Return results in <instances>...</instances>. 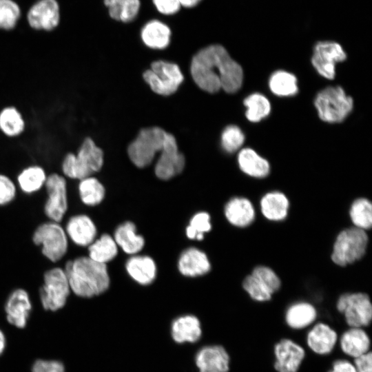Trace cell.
<instances>
[{"mask_svg":"<svg viewBox=\"0 0 372 372\" xmlns=\"http://www.w3.org/2000/svg\"><path fill=\"white\" fill-rule=\"evenodd\" d=\"M191 73L197 85L209 93L217 92L220 89L234 93L240 89L243 81L241 66L218 44L207 46L194 55Z\"/></svg>","mask_w":372,"mask_h":372,"instance_id":"cell-1","label":"cell"},{"mask_svg":"<svg viewBox=\"0 0 372 372\" xmlns=\"http://www.w3.org/2000/svg\"><path fill=\"white\" fill-rule=\"evenodd\" d=\"M71 291L81 298H92L105 292L110 285L105 264L81 256L69 260L64 268Z\"/></svg>","mask_w":372,"mask_h":372,"instance_id":"cell-2","label":"cell"},{"mask_svg":"<svg viewBox=\"0 0 372 372\" xmlns=\"http://www.w3.org/2000/svg\"><path fill=\"white\" fill-rule=\"evenodd\" d=\"M103 164V150L92 138L86 137L76 153L68 152L64 155L61 167L65 177L80 180L99 172Z\"/></svg>","mask_w":372,"mask_h":372,"instance_id":"cell-3","label":"cell"},{"mask_svg":"<svg viewBox=\"0 0 372 372\" xmlns=\"http://www.w3.org/2000/svg\"><path fill=\"white\" fill-rule=\"evenodd\" d=\"M368 242L366 231L355 227L344 229L335 238L331 258L338 266L352 264L364 256Z\"/></svg>","mask_w":372,"mask_h":372,"instance_id":"cell-4","label":"cell"},{"mask_svg":"<svg viewBox=\"0 0 372 372\" xmlns=\"http://www.w3.org/2000/svg\"><path fill=\"white\" fill-rule=\"evenodd\" d=\"M314 105L321 120L328 123H340L351 112L353 101L341 87L330 86L318 93Z\"/></svg>","mask_w":372,"mask_h":372,"instance_id":"cell-5","label":"cell"},{"mask_svg":"<svg viewBox=\"0 0 372 372\" xmlns=\"http://www.w3.org/2000/svg\"><path fill=\"white\" fill-rule=\"evenodd\" d=\"M167 135V132L158 127L141 130L136 138L128 147L130 160L138 167L149 165L156 153L163 149Z\"/></svg>","mask_w":372,"mask_h":372,"instance_id":"cell-6","label":"cell"},{"mask_svg":"<svg viewBox=\"0 0 372 372\" xmlns=\"http://www.w3.org/2000/svg\"><path fill=\"white\" fill-rule=\"evenodd\" d=\"M70 291L64 269L55 267L48 270L44 273L43 285L39 290L43 307L52 311L63 308Z\"/></svg>","mask_w":372,"mask_h":372,"instance_id":"cell-7","label":"cell"},{"mask_svg":"<svg viewBox=\"0 0 372 372\" xmlns=\"http://www.w3.org/2000/svg\"><path fill=\"white\" fill-rule=\"evenodd\" d=\"M337 310L344 316L349 327L365 328L372 320V304L368 294L345 293L336 302Z\"/></svg>","mask_w":372,"mask_h":372,"instance_id":"cell-8","label":"cell"},{"mask_svg":"<svg viewBox=\"0 0 372 372\" xmlns=\"http://www.w3.org/2000/svg\"><path fill=\"white\" fill-rule=\"evenodd\" d=\"M143 78L154 92L165 96L175 92L184 79L178 65L163 60L153 62Z\"/></svg>","mask_w":372,"mask_h":372,"instance_id":"cell-9","label":"cell"},{"mask_svg":"<svg viewBox=\"0 0 372 372\" xmlns=\"http://www.w3.org/2000/svg\"><path fill=\"white\" fill-rule=\"evenodd\" d=\"M32 240L35 245L42 246V254L54 262L61 260L68 250L66 232L56 222L39 225L33 234Z\"/></svg>","mask_w":372,"mask_h":372,"instance_id":"cell-10","label":"cell"},{"mask_svg":"<svg viewBox=\"0 0 372 372\" xmlns=\"http://www.w3.org/2000/svg\"><path fill=\"white\" fill-rule=\"evenodd\" d=\"M44 186L48 195L44 207L45 214L52 221L59 223L68 209L65 177L52 173L47 176Z\"/></svg>","mask_w":372,"mask_h":372,"instance_id":"cell-11","label":"cell"},{"mask_svg":"<svg viewBox=\"0 0 372 372\" xmlns=\"http://www.w3.org/2000/svg\"><path fill=\"white\" fill-rule=\"evenodd\" d=\"M346 59V52L338 43L320 41L314 46L311 63L321 76L333 79L335 74V64Z\"/></svg>","mask_w":372,"mask_h":372,"instance_id":"cell-12","label":"cell"},{"mask_svg":"<svg viewBox=\"0 0 372 372\" xmlns=\"http://www.w3.org/2000/svg\"><path fill=\"white\" fill-rule=\"evenodd\" d=\"M273 368L277 372H298L305 358L304 348L291 338H282L273 346Z\"/></svg>","mask_w":372,"mask_h":372,"instance_id":"cell-13","label":"cell"},{"mask_svg":"<svg viewBox=\"0 0 372 372\" xmlns=\"http://www.w3.org/2000/svg\"><path fill=\"white\" fill-rule=\"evenodd\" d=\"M185 166V157L179 152L174 136L167 133L165 143L155 166V174L162 180H168L180 174Z\"/></svg>","mask_w":372,"mask_h":372,"instance_id":"cell-14","label":"cell"},{"mask_svg":"<svg viewBox=\"0 0 372 372\" xmlns=\"http://www.w3.org/2000/svg\"><path fill=\"white\" fill-rule=\"evenodd\" d=\"M337 331L329 324L317 322L312 324L306 335L307 347L313 353L324 356L331 354L338 343Z\"/></svg>","mask_w":372,"mask_h":372,"instance_id":"cell-15","label":"cell"},{"mask_svg":"<svg viewBox=\"0 0 372 372\" xmlns=\"http://www.w3.org/2000/svg\"><path fill=\"white\" fill-rule=\"evenodd\" d=\"M30 26L37 30L51 31L60 21V9L56 0H39L28 10Z\"/></svg>","mask_w":372,"mask_h":372,"instance_id":"cell-16","label":"cell"},{"mask_svg":"<svg viewBox=\"0 0 372 372\" xmlns=\"http://www.w3.org/2000/svg\"><path fill=\"white\" fill-rule=\"evenodd\" d=\"M199 372H228L230 357L221 345H209L201 348L195 357Z\"/></svg>","mask_w":372,"mask_h":372,"instance_id":"cell-17","label":"cell"},{"mask_svg":"<svg viewBox=\"0 0 372 372\" xmlns=\"http://www.w3.org/2000/svg\"><path fill=\"white\" fill-rule=\"evenodd\" d=\"M31 309L32 304L27 291L23 289L13 291L5 305L8 322L17 328H24Z\"/></svg>","mask_w":372,"mask_h":372,"instance_id":"cell-18","label":"cell"},{"mask_svg":"<svg viewBox=\"0 0 372 372\" xmlns=\"http://www.w3.org/2000/svg\"><path fill=\"white\" fill-rule=\"evenodd\" d=\"M342 352L355 358L371 351V338L364 328L349 327L338 338Z\"/></svg>","mask_w":372,"mask_h":372,"instance_id":"cell-19","label":"cell"},{"mask_svg":"<svg viewBox=\"0 0 372 372\" xmlns=\"http://www.w3.org/2000/svg\"><path fill=\"white\" fill-rule=\"evenodd\" d=\"M65 232L72 241L79 246H89L96 235V227L90 217L76 215L68 221Z\"/></svg>","mask_w":372,"mask_h":372,"instance_id":"cell-20","label":"cell"},{"mask_svg":"<svg viewBox=\"0 0 372 372\" xmlns=\"http://www.w3.org/2000/svg\"><path fill=\"white\" fill-rule=\"evenodd\" d=\"M318 318L316 308L311 303L299 301L291 304L286 310L285 321L293 330H302L313 324Z\"/></svg>","mask_w":372,"mask_h":372,"instance_id":"cell-21","label":"cell"},{"mask_svg":"<svg viewBox=\"0 0 372 372\" xmlns=\"http://www.w3.org/2000/svg\"><path fill=\"white\" fill-rule=\"evenodd\" d=\"M227 220L234 226L245 227L255 219V209L251 202L242 197H235L229 200L225 207Z\"/></svg>","mask_w":372,"mask_h":372,"instance_id":"cell-22","label":"cell"},{"mask_svg":"<svg viewBox=\"0 0 372 372\" xmlns=\"http://www.w3.org/2000/svg\"><path fill=\"white\" fill-rule=\"evenodd\" d=\"M178 267L183 275L190 277L202 276L211 269L207 255L194 247L189 248L181 254Z\"/></svg>","mask_w":372,"mask_h":372,"instance_id":"cell-23","label":"cell"},{"mask_svg":"<svg viewBox=\"0 0 372 372\" xmlns=\"http://www.w3.org/2000/svg\"><path fill=\"white\" fill-rule=\"evenodd\" d=\"M171 335L178 343L197 342L202 335L199 320L192 315L176 318L172 323Z\"/></svg>","mask_w":372,"mask_h":372,"instance_id":"cell-24","label":"cell"},{"mask_svg":"<svg viewBox=\"0 0 372 372\" xmlns=\"http://www.w3.org/2000/svg\"><path fill=\"white\" fill-rule=\"evenodd\" d=\"M171 34L169 27L158 19L147 21L141 31V37L144 44L157 50L164 49L169 45Z\"/></svg>","mask_w":372,"mask_h":372,"instance_id":"cell-25","label":"cell"},{"mask_svg":"<svg viewBox=\"0 0 372 372\" xmlns=\"http://www.w3.org/2000/svg\"><path fill=\"white\" fill-rule=\"evenodd\" d=\"M25 128V117L18 107L9 105L0 110V132L3 136L17 138L24 133Z\"/></svg>","mask_w":372,"mask_h":372,"instance_id":"cell-26","label":"cell"},{"mask_svg":"<svg viewBox=\"0 0 372 372\" xmlns=\"http://www.w3.org/2000/svg\"><path fill=\"white\" fill-rule=\"evenodd\" d=\"M262 215L271 221H281L288 214L289 201L282 192H271L262 196L260 202Z\"/></svg>","mask_w":372,"mask_h":372,"instance_id":"cell-27","label":"cell"},{"mask_svg":"<svg viewBox=\"0 0 372 372\" xmlns=\"http://www.w3.org/2000/svg\"><path fill=\"white\" fill-rule=\"evenodd\" d=\"M128 274L141 285H149L156 275V266L153 259L147 256H134L126 262Z\"/></svg>","mask_w":372,"mask_h":372,"instance_id":"cell-28","label":"cell"},{"mask_svg":"<svg viewBox=\"0 0 372 372\" xmlns=\"http://www.w3.org/2000/svg\"><path fill=\"white\" fill-rule=\"evenodd\" d=\"M238 163L240 169L251 177L265 178L270 171L268 161L250 148L242 149L239 152Z\"/></svg>","mask_w":372,"mask_h":372,"instance_id":"cell-29","label":"cell"},{"mask_svg":"<svg viewBox=\"0 0 372 372\" xmlns=\"http://www.w3.org/2000/svg\"><path fill=\"white\" fill-rule=\"evenodd\" d=\"M134 224L125 222L119 225L114 233V240L127 254H134L142 249L144 238L136 234Z\"/></svg>","mask_w":372,"mask_h":372,"instance_id":"cell-30","label":"cell"},{"mask_svg":"<svg viewBox=\"0 0 372 372\" xmlns=\"http://www.w3.org/2000/svg\"><path fill=\"white\" fill-rule=\"evenodd\" d=\"M104 4L112 19L123 23L134 20L141 8L140 0H104Z\"/></svg>","mask_w":372,"mask_h":372,"instance_id":"cell-31","label":"cell"},{"mask_svg":"<svg viewBox=\"0 0 372 372\" xmlns=\"http://www.w3.org/2000/svg\"><path fill=\"white\" fill-rule=\"evenodd\" d=\"M47 174L40 165H32L23 168L17 180L21 189L26 194L39 191L45 184Z\"/></svg>","mask_w":372,"mask_h":372,"instance_id":"cell-32","label":"cell"},{"mask_svg":"<svg viewBox=\"0 0 372 372\" xmlns=\"http://www.w3.org/2000/svg\"><path fill=\"white\" fill-rule=\"evenodd\" d=\"M117 245L112 236L105 234L94 240L88 246V257L92 260L105 264L117 254Z\"/></svg>","mask_w":372,"mask_h":372,"instance_id":"cell-33","label":"cell"},{"mask_svg":"<svg viewBox=\"0 0 372 372\" xmlns=\"http://www.w3.org/2000/svg\"><path fill=\"white\" fill-rule=\"evenodd\" d=\"M269 86L271 91L279 96H293L298 91L296 77L284 70H278L271 74Z\"/></svg>","mask_w":372,"mask_h":372,"instance_id":"cell-34","label":"cell"},{"mask_svg":"<svg viewBox=\"0 0 372 372\" xmlns=\"http://www.w3.org/2000/svg\"><path fill=\"white\" fill-rule=\"evenodd\" d=\"M79 192L81 201L89 206L99 204L105 196L103 185L92 176L80 180Z\"/></svg>","mask_w":372,"mask_h":372,"instance_id":"cell-35","label":"cell"},{"mask_svg":"<svg viewBox=\"0 0 372 372\" xmlns=\"http://www.w3.org/2000/svg\"><path fill=\"white\" fill-rule=\"evenodd\" d=\"M349 215L355 227L366 231L372 226V205L366 198L355 199L351 204Z\"/></svg>","mask_w":372,"mask_h":372,"instance_id":"cell-36","label":"cell"},{"mask_svg":"<svg viewBox=\"0 0 372 372\" xmlns=\"http://www.w3.org/2000/svg\"><path fill=\"white\" fill-rule=\"evenodd\" d=\"M247 107L246 117L251 122H258L267 116L271 110L269 100L262 94L254 93L244 101Z\"/></svg>","mask_w":372,"mask_h":372,"instance_id":"cell-37","label":"cell"},{"mask_svg":"<svg viewBox=\"0 0 372 372\" xmlns=\"http://www.w3.org/2000/svg\"><path fill=\"white\" fill-rule=\"evenodd\" d=\"M21 16V9L13 0H0V29L12 30Z\"/></svg>","mask_w":372,"mask_h":372,"instance_id":"cell-38","label":"cell"},{"mask_svg":"<svg viewBox=\"0 0 372 372\" xmlns=\"http://www.w3.org/2000/svg\"><path fill=\"white\" fill-rule=\"evenodd\" d=\"M242 287L249 297L257 302H267L271 299L273 293L270 289L252 274L245 277Z\"/></svg>","mask_w":372,"mask_h":372,"instance_id":"cell-39","label":"cell"},{"mask_svg":"<svg viewBox=\"0 0 372 372\" xmlns=\"http://www.w3.org/2000/svg\"><path fill=\"white\" fill-rule=\"evenodd\" d=\"M211 228L210 216L208 213L199 212L192 218L186 229V234L190 239L201 240L203 239L204 234L210 231Z\"/></svg>","mask_w":372,"mask_h":372,"instance_id":"cell-40","label":"cell"},{"mask_svg":"<svg viewBox=\"0 0 372 372\" xmlns=\"http://www.w3.org/2000/svg\"><path fill=\"white\" fill-rule=\"evenodd\" d=\"M245 135L236 125H229L223 130L221 135V145L224 150L232 153L238 150L243 144Z\"/></svg>","mask_w":372,"mask_h":372,"instance_id":"cell-41","label":"cell"},{"mask_svg":"<svg viewBox=\"0 0 372 372\" xmlns=\"http://www.w3.org/2000/svg\"><path fill=\"white\" fill-rule=\"evenodd\" d=\"M251 274L265 285L273 293L278 291L281 286L278 276L268 267L258 266L253 269Z\"/></svg>","mask_w":372,"mask_h":372,"instance_id":"cell-42","label":"cell"},{"mask_svg":"<svg viewBox=\"0 0 372 372\" xmlns=\"http://www.w3.org/2000/svg\"><path fill=\"white\" fill-rule=\"evenodd\" d=\"M16 195V186L10 177L0 174V205L11 202Z\"/></svg>","mask_w":372,"mask_h":372,"instance_id":"cell-43","label":"cell"},{"mask_svg":"<svg viewBox=\"0 0 372 372\" xmlns=\"http://www.w3.org/2000/svg\"><path fill=\"white\" fill-rule=\"evenodd\" d=\"M32 372H65V367L59 361L38 360L34 363Z\"/></svg>","mask_w":372,"mask_h":372,"instance_id":"cell-44","label":"cell"},{"mask_svg":"<svg viewBox=\"0 0 372 372\" xmlns=\"http://www.w3.org/2000/svg\"><path fill=\"white\" fill-rule=\"evenodd\" d=\"M152 2L158 12L164 15L175 14L181 8L178 0H152Z\"/></svg>","mask_w":372,"mask_h":372,"instance_id":"cell-45","label":"cell"},{"mask_svg":"<svg viewBox=\"0 0 372 372\" xmlns=\"http://www.w3.org/2000/svg\"><path fill=\"white\" fill-rule=\"evenodd\" d=\"M357 372H372V353L370 351L353 359Z\"/></svg>","mask_w":372,"mask_h":372,"instance_id":"cell-46","label":"cell"},{"mask_svg":"<svg viewBox=\"0 0 372 372\" xmlns=\"http://www.w3.org/2000/svg\"><path fill=\"white\" fill-rule=\"evenodd\" d=\"M328 372H357V371L353 362L347 359L339 358L332 362Z\"/></svg>","mask_w":372,"mask_h":372,"instance_id":"cell-47","label":"cell"},{"mask_svg":"<svg viewBox=\"0 0 372 372\" xmlns=\"http://www.w3.org/2000/svg\"><path fill=\"white\" fill-rule=\"evenodd\" d=\"M178 1L181 7L192 8L196 6L201 0H178Z\"/></svg>","mask_w":372,"mask_h":372,"instance_id":"cell-48","label":"cell"},{"mask_svg":"<svg viewBox=\"0 0 372 372\" xmlns=\"http://www.w3.org/2000/svg\"><path fill=\"white\" fill-rule=\"evenodd\" d=\"M5 347L6 338L2 331L0 330V355L3 352Z\"/></svg>","mask_w":372,"mask_h":372,"instance_id":"cell-49","label":"cell"}]
</instances>
